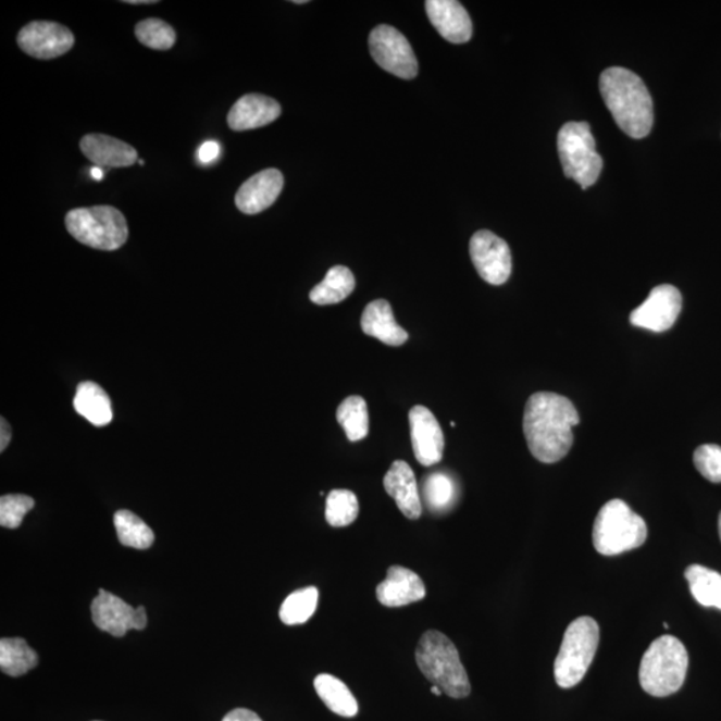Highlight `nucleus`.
<instances>
[{
    "label": "nucleus",
    "mask_w": 721,
    "mask_h": 721,
    "mask_svg": "<svg viewBox=\"0 0 721 721\" xmlns=\"http://www.w3.org/2000/svg\"><path fill=\"white\" fill-rule=\"evenodd\" d=\"M420 494L431 512H447L457 498L455 480L444 472L427 474L422 478Z\"/></svg>",
    "instance_id": "bb28decb"
},
{
    "label": "nucleus",
    "mask_w": 721,
    "mask_h": 721,
    "mask_svg": "<svg viewBox=\"0 0 721 721\" xmlns=\"http://www.w3.org/2000/svg\"><path fill=\"white\" fill-rule=\"evenodd\" d=\"M647 537L646 521L619 498L608 501L597 513L594 545L602 556H617L641 548Z\"/></svg>",
    "instance_id": "39448f33"
},
{
    "label": "nucleus",
    "mask_w": 721,
    "mask_h": 721,
    "mask_svg": "<svg viewBox=\"0 0 721 721\" xmlns=\"http://www.w3.org/2000/svg\"><path fill=\"white\" fill-rule=\"evenodd\" d=\"M425 9L432 25L444 39L457 45L471 40L473 34L471 16L460 2L427 0Z\"/></svg>",
    "instance_id": "dca6fc26"
},
{
    "label": "nucleus",
    "mask_w": 721,
    "mask_h": 721,
    "mask_svg": "<svg viewBox=\"0 0 721 721\" xmlns=\"http://www.w3.org/2000/svg\"><path fill=\"white\" fill-rule=\"evenodd\" d=\"M293 3L303 4V3H307V0H295V2H293Z\"/></svg>",
    "instance_id": "79ce46f5"
},
{
    "label": "nucleus",
    "mask_w": 721,
    "mask_h": 721,
    "mask_svg": "<svg viewBox=\"0 0 721 721\" xmlns=\"http://www.w3.org/2000/svg\"><path fill=\"white\" fill-rule=\"evenodd\" d=\"M220 152L221 146L214 142V140H209V142H204L199 148L198 160L202 165H209V163L214 162L220 157Z\"/></svg>",
    "instance_id": "f704fd0d"
},
{
    "label": "nucleus",
    "mask_w": 721,
    "mask_h": 721,
    "mask_svg": "<svg viewBox=\"0 0 721 721\" xmlns=\"http://www.w3.org/2000/svg\"><path fill=\"white\" fill-rule=\"evenodd\" d=\"M284 189V175L277 169L263 170L239 187L236 196L238 210L258 214L272 207Z\"/></svg>",
    "instance_id": "2eb2a0df"
},
{
    "label": "nucleus",
    "mask_w": 721,
    "mask_h": 721,
    "mask_svg": "<svg viewBox=\"0 0 721 721\" xmlns=\"http://www.w3.org/2000/svg\"><path fill=\"white\" fill-rule=\"evenodd\" d=\"M600 91L618 126L630 137H647L654 125L652 98L641 76L623 67L607 69Z\"/></svg>",
    "instance_id": "f03ea898"
},
{
    "label": "nucleus",
    "mask_w": 721,
    "mask_h": 721,
    "mask_svg": "<svg viewBox=\"0 0 721 721\" xmlns=\"http://www.w3.org/2000/svg\"><path fill=\"white\" fill-rule=\"evenodd\" d=\"M136 35L140 43L160 51L172 49L177 40L174 28L157 17L139 22L136 26Z\"/></svg>",
    "instance_id": "2f4dec72"
},
{
    "label": "nucleus",
    "mask_w": 721,
    "mask_h": 721,
    "mask_svg": "<svg viewBox=\"0 0 721 721\" xmlns=\"http://www.w3.org/2000/svg\"><path fill=\"white\" fill-rule=\"evenodd\" d=\"M314 688L320 699L332 712L343 718H355L359 713V703L346 684L336 676L322 673L314 680Z\"/></svg>",
    "instance_id": "5701e85b"
},
{
    "label": "nucleus",
    "mask_w": 721,
    "mask_h": 721,
    "mask_svg": "<svg viewBox=\"0 0 721 721\" xmlns=\"http://www.w3.org/2000/svg\"><path fill=\"white\" fill-rule=\"evenodd\" d=\"M719 535H720V540H721V512L719 514Z\"/></svg>",
    "instance_id": "a19ab883"
},
{
    "label": "nucleus",
    "mask_w": 721,
    "mask_h": 721,
    "mask_svg": "<svg viewBox=\"0 0 721 721\" xmlns=\"http://www.w3.org/2000/svg\"><path fill=\"white\" fill-rule=\"evenodd\" d=\"M35 506L34 498L26 495H8L0 498V525L16 530L23 518L32 511Z\"/></svg>",
    "instance_id": "473e14b6"
},
{
    "label": "nucleus",
    "mask_w": 721,
    "mask_h": 721,
    "mask_svg": "<svg viewBox=\"0 0 721 721\" xmlns=\"http://www.w3.org/2000/svg\"><path fill=\"white\" fill-rule=\"evenodd\" d=\"M79 148L98 167H128L138 160V152L132 145L104 134H87L80 139Z\"/></svg>",
    "instance_id": "aec40b11"
},
{
    "label": "nucleus",
    "mask_w": 721,
    "mask_h": 721,
    "mask_svg": "<svg viewBox=\"0 0 721 721\" xmlns=\"http://www.w3.org/2000/svg\"><path fill=\"white\" fill-rule=\"evenodd\" d=\"M123 3L137 5V4H154L158 2L157 0H125V2Z\"/></svg>",
    "instance_id": "58836bf2"
},
{
    "label": "nucleus",
    "mask_w": 721,
    "mask_h": 721,
    "mask_svg": "<svg viewBox=\"0 0 721 721\" xmlns=\"http://www.w3.org/2000/svg\"><path fill=\"white\" fill-rule=\"evenodd\" d=\"M90 174H91V177H92L94 179H96V181H102V179H103L104 172H103L102 167H98V166H96V167H92V169H91Z\"/></svg>",
    "instance_id": "4c0bfd02"
},
{
    "label": "nucleus",
    "mask_w": 721,
    "mask_h": 721,
    "mask_svg": "<svg viewBox=\"0 0 721 721\" xmlns=\"http://www.w3.org/2000/svg\"><path fill=\"white\" fill-rule=\"evenodd\" d=\"M356 279L353 273L345 266H334L326 273L325 279L310 291V301L315 304L343 302L353 293Z\"/></svg>",
    "instance_id": "b1692460"
},
{
    "label": "nucleus",
    "mask_w": 721,
    "mask_h": 721,
    "mask_svg": "<svg viewBox=\"0 0 721 721\" xmlns=\"http://www.w3.org/2000/svg\"><path fill=\"white\" fill-rule=\"evenodd\" d=\"M114 525L120 543L125 547L134 549H149L156 540L151 527L126 509H122L114 515Z\"/></svg>",
    "instance_id": "cd10ccee"
},
{
    "label": "nucleus",
    "mask_w": 721,
    "mask_h": 721,
    "mask_svg": "<svg viewBox=\"0 0 721 721\" xmlns=\"http://www.w3.org/2000/svg\"><path fill=\"white\" fill-rule=\"evenodd\" d=\"M474 268L490 285L506 284L512 273V254L508 244L489 231H480L469 245Z\"/></svg>",
    "instance_id": "9d476101"
},
{
    "label": "nucleus",
    "mask_w": 721,
    "mask_h": 721,
    "mask_svg": "<svg viewBox=\"0 0 721 721\" xmlns=\"http://www.w3.org/2000/svg\"><path fill=\"white\" fill-rule=\"evenodd\" d=\"M359 498L348 489H334L326 498L325 518L334 527L353 524L359 518Z\"/></svg>",
    "instance_id": "7c9ffc66"
},
{
    "label": "nucleus",
    "mask_w": 721,
    "mask_h": 721,
    "mask_svg": "<svg viewBox=\"0 0 721 721\" xmlns=\"http://www.w3.org/2000/svg\"><path fill=\"white\" fill-rule=\"evenodd\" d=\"M74 409L94 426L109 425L114 419L108 393L92 381L78 385L74 397Z\"/></svg>",
    "instance_id": "4be33fe9"
},
{
    "label": "nucleus",
    "mask_w": 721,
    "mask_h": 721,
    "mask_svg": "<svg viewBox=\"0 0 721 721\" xmlns=\"http://www.w3.org/2000/svg\"><path fill=\"white\" fill-rule=\"evenodd\" d=\"M373 60L381 69L402 79H413L419 73V63L412 46L397 28L381 25L369 37Z\"/></svg>",
    "instance_id": "1a4fd4ad"
},
{
    "label": "nucleus",
    "mask_w": 721,
    "mask_h": 721,
    "mask_svg": "<svg viewBox=\"0 0 721 721\" xmlns=\"http://www.w3.org/2000/svg\"><path fill=\"white\" fill-rule=\"evenodd\" d=\"M694 599L703 607L721 611V574L703 565H689L684 573Z\"/></svg>",
    "instance_id": "a878e982"
},
{
    "label": "nucleus",
    "mask_w": 721,
    "mask_h": 721,
    "mask_svg": "<svg viewBox=\"0 0 721 721\" xmlns=\"http://www.w3.org/2000/svg\"><path fill=\"white\" fill-rule=\"evenodd\" d=\"M694 464L701 476L711 483H721V447L714 444L701 445L694 453Z\"/></svg>",
    "instance_id": "72a5a7b5"
},
{
    "label": "nucleus",
    "mask_w": 721,
    "mask_h": 721,
    "mask_svg": "<svg viewBox=\"0 0 721 721\" xmlns=\"http://www.w3.org/2000/svg\"><path fill=\"white\" fill-rule=\"evenodd\" d=\"M11 435H13V432H11L9 422L2 419V425H0V451H4L9 447Z\"/></svg>",
    "instance_id": "e433bc0d"
},
{
    "label": "nucleus",
    "mask_w": 721,
    "mask_h": 721,
    "mask_svg": "<svg viewBox=\"0 0 721 721\" xmlns=\"http://www.w3.org/2000/svg\"><path fill=\"white\" fill-rule=\"evenodd\" d=\"M338 424L344 427L349 442L357 443L369 433V412L365 400L360 396L345 398L337 409Z\"/></svg>",
    "instance_id": "c85d7f7f"
},
{
    "label": "nucleus",
    "mask_w": 721,
    "mask_h": 721,
    "mask_svg": "<svg viewBox=\"0 0 721 721\" xmlns=\"http://www.w3.org/2000/svg\"><path fill=\"white\" fill-rule=\"evenodd\" d=\"M384 488L398 509L409 520H418L422 514L421 494L413 469L406 461L393 462L384 477Z\"/></svg>",
    "instance_id": "a211bd4d"
},
{
    "label": "nucleus",
    "mask_w": 721,
    "mask_h": 721,
    "mask_svg": "<svg viewBox=\"0 0 721 721\" xmlns=\"http://www.w3.org/2000/svg\"><path fill=\"white\" fill-rule=\"evenodd\" d=\"M425 596V584L419 574L400 565L390 567L385 582L377 586V599L388 608L406 607Z\"/></svg>",
    "instance_id": "f3484780"
},
{
    "label": "nucleus",
    "mask_w": 721,
    "mask_h": 721,
    "mask_svg": "<svg viewBox=\"0 0 721 721\" xmlns=\"http://www.w3.org/2000/svg\"><path fill=\"white\" fill-rule=\"evenodd\" d=\"M281 115V105L273 98L248 94L234 103L227 114V125L234 132L253 130L274 122Z\"/></svg>",
    "instance_id": "6ab92c4d"
},
{
    "label": "nucleus",
    "mask_w": 721,
    "mask_h": 721,
    "mask_svg": "<svg viewBox=\"0 0 721 721\" xmlns=\"http://www.w3.org/2000/svg\"><path fill=\"white\" fill-rule=\"evenodd\" d=\"M415 661L422 675L442 688L443 694L453 699H464L471 694V683L459 650L444 633L425 632L415 649Z\"/></svg>",
    "instance_id": "7ed1b4c3"
},
{
    "label": "nucleus",
    "mask_w": 721,
    "mask_h": 721,
    "mask_svg": "<svg viewBox=\"0 0 721 721\" xmlns=\"http://www.w3.org/2000/svg\"><path fill=\"white\" fill-rule=\"evenodd\" d=\"M580 422L570 398L550 391L530 397L524 410V435L536 460L555 464L564 459L573 445V427Z\"/></svg>",
    "instance_id": "f257e3e1"
},
{
    "label": "nucleus",
    "mask_w": 721,
    "mask_h": 721,
    "mask_svg": "<svg viewBox=\"0 0 721 721\" xmlns=\"http://www.w3.org/2000/svg\"><path fill=\"white\" fill-rule=\"evenodd\" d=\"M600 629L595 619L579 618L568 626L555 660V680L559 687H576L588 672L599 648Z\"/></svg>",
    "instance_id": "423d86ee"
},
{
    "label": "nucleus",
    "mask_w": 721,
    "mask_h": 721,
    "mask_svg": "<svg viewBox=\"0 0 721 721\" xmlns=\"http://www.w3.org/2000/svg\"><path fill=\"white\" fill-rule=\"evenodd\" d=\"M431 691H432V694H435L436 696H442L443 695L442 688H438L437 685H433Z\"/></svg>",
    "instance_id": "ea45409f"
},
{
    "label": "nucleus",
    "mask_w": 721,
    "mask_h": 721,
    "mask_svg": "<svg viewBox=\"0 0 721 721\" xmlns=\"http://www.w3.org/2000/svg\"><path fill=\"white\" fill-rule=\"evenodd\" d=\"M67 232L92 249L114 251L128 238L125 215L113 207L78 208L66 215Z\"/></svg>",
    "instance_id": "0eeeda50"
},
{
    "label": "nucleus",
    "mask_w": 721,
    "mask_h": 721,
    "mask_svg": "<svg viewBox=\"0 0 721 721\" xmlns=\"http://www.w3.org/2000/svg\"><path fill=\"white\" fill-rule=\"evenodd\" d=\"M688 671V652L679 638L666 635L650 644L644 654L638 680L648 695L667 697L683 687Z\"/></svg>",
    "instance_id": "20e7f679"
},
{
    "label": "nucleus",
    "mask_w": 721,
    "mask_h": 721,
    "mask_svg": "<svg viewBox=\"0 0 721 721\" xmlns=\"http://www.w3.org/2000/svg\"><path fill=\"white\" fill-rule=\"evenodd\" d=\"M410 438L415 460L422 467H433L443 460L445 438L435 414L430 409L415 406L409 413Z\"/></svg>",
    "instance_id": "4468645a"
},
{
    "label": "nucleus",
    "mask_w": 721,
    "mask_h": 721,
    "mask_svg": "<svg viewBox=\"0 0 721 721\" xmlns=\"http://www.w3.org/2000/svg\"><path fill=\"white\" fill-rule=\"evenodd\" d=\"M319 589L315 586L293 592L287 596L279 609V619L286 625L307 623L319 606Z\"/></svg>",
    "instance_id": "c756f323"
},
{
    "label": "nucleus",
    "mask_w": 721,
    "mask_h": 721,
    "mask_svg": "<svg viewBox=\"0 0 721 721\" xmlns=\"http://www.w3.org/2000/svg\"><path fill=\"white\" fill-rule=\"evenodd\" d=\"M222 721H262L260 717L250 709L237 708L228 712Z\"/></svg>",
    "instance_id": "c9c22d12"
},
{
    "label": "nucleus",
    "mask_w": 721,
    "mask_h": 721,
    "mask_svg": "<svg viewBox=\"0 0 721 721\" xmlns=\"http://www.w3.org/2000/svg\"><path fill=\"white\" fill-rule=\"evenodd\" d=\"M362 332L389 346H401L408 341V333L397 324L390 303L376 300L368 304L361 319Z\"/></svg>",
    "instance_id": "412c9836"
},
{
    "label": "nucleus",
    "mask_w": 721,
    "mask_h": 721,
    "mask_svg": "<svg viewBox=\"0 0 721 721\" xmlns=\"http://www.w3.org/2000/svg\"><path fill=\"white\" fill-rule=\"evenodd\" d=\"M37 652L21 637L0 641V670L5 675L20 678L37 667Z\"/></svg>",
    "instance_id": "393cba45"
},
{
    "label": "nucleus",
    "mask_w": 721,
    "mask_h": 721,
    "mask_svg": "<svg viewBox=\"0 0 721 721\" xmlns=\"http://www.w3.org/2000/svg\"><path fill=\"white\" fill-rule=\"evenodd\" d=\"M74 43V34L55 22H32L17 34L22 51L37 60H54L72 50Z\"/></svg>",
    "instance_id": "ddd939ff"
},
{
    "label": "nucleus",
    "mask_w": 721,
    "mask_h": 721,
    "mask_svg": "<svg viewBox=\"0 0 721 721\" xmlns=\"http://www.w3.org/2000/svg\"><path fill=\"white\" fill-rule=\"evenodd\" d=\"M91 617L99 630L115 637H123L130 630L144 631L148 625L145 607L133 608L104 589H99L91 602Z\"/></svg>",
    "instance_id": "9b49d317"
},
{
    "label": "nucleus",
    "mask_w": 721,
    "mask_h": 721,
    "mask_svg": "<svg viewBox=\"0 0 721 721\" xmlns=\"http://www.w3.org/2000/svg\"><path fill=\"white\" fill-rule=\"evenodd\" d=\"M562 170L568 178L583 189L596 184L602 170V160L586 122H568L557 137Z\"/></svg>",
    "instance_id": "6e6552de"
},
{
    "label": "nucleus",
    "mask_w": 721,
    "mask_h": 721,
    "mask_svg": "<svg viewBox=\"0 0 721 721\" xmlns=\"http://www.w3.org/2000/svg\"><path fill=\"white\" fill-rule=\"evenodd\" d=\"M683 308V298L675 286H656L646 301L633 310L630 321L633 326L655 333L670 331Z\"/></svg>",
    "instance_id": "f8f14e48"
}]
</instances>
